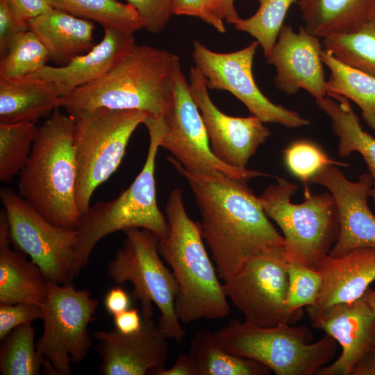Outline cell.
<instances>
[{
  "mask_svg": "<svg viewBox=\"0 0 375 375\" xmlns=\"http://www.w3.org/2000/svg\"><path fill=\"white\" fill-rule=\"evenodd\" d=\"M321 57L330 70L326 95L338 94L353 101L375 131V77L340 62L324 49Z\"/></svg>",
  "mask_w": 375,
  "mask_h": 375,
  "instance_id": "28",
  "label": "cell"
},
{
  "mask_svg": "<svg viewBox=\"0 0 375 375\" xmlns=\"http://www.w3.org/2000/svg\"><path fill=\"white\" fill-rule=\"evenodd\" d=\"M143 124L149 134V146L142 170L117 197L90 206L76 228L77 277L87 267L94 247L108 235L130 228H144L160 240L169 233L167 219L156 201L155 168L161 119L147 116Z\"/></svg>",
  "mask_w": 375,
  "mask_h": 375,
  "instance_id": "5",
  "label": "cell"
},
{
  "mask_svg": "<svg viewBox=\"0 0 375 375\" xmlns=\"http://www.w3.org/2000/svg\"><path fill=\"white\" fill-rule=\"evenodd\" d=\"M287 307L292 314H303L302 307L312 306L320 292L323 277L314 268L288 262Z\"/></svg>",
  "mask_w": 375,
  "mask_h": 375,
  "instance_id": "36",
  "label": "cell"
},
{
  "mask_svg": "<svg viewBox=\"0 0 375 375\" xmlns=\"http://www.w3.org/2000/svg\"><path fill=\"white\" fill-rule=\"evenodd\" d=\"M288 266L284 248H275L254 256L223 282L225 295L244 316V322L267 328L292 324L303 317L288 310Z\"/></svg>",
  "mask_w": 375,
  "mask_h": 375,
  "instance_id": "12",
  "label": "cell"
},
{
  "mask_svg": "<svg viewBox=\"0 0 375 375\" xmlns=\"http://www.w3.org/2000/svg\"><path fill=\"white\" fill-rule=\"evenodd\" d=\"M352 375H375V353L367 355L356 367Z\"/></svg>",
  "mask_w": 375,
  "mask_h": 375,
  "instance_id": "46",
  "label": "cell"
},
{
  "mask_svg": "<svg viewBox=\"0 0 375 375\" xmlns=\"http://www.w3.org/2000/svg\"><path fill=\"white\" fill-rule=\"evenodd\" d=\"M189 85L213 153L226 165L246 169L250 158L270 136L269 128L255 116L233 117L222 112L212 101L206 79L195 66L190 67Z\"/></svg>",
  "mask_w": 375,
  "mask_h": 375,
  "instance_id": "15",
  "label": "cell"
},
{
  "mask_svg": "<svg viewBox=\"0 0 375 375\" xmlns=\"http://www.w3.org/2000/svg\"><path fill=\"white\" fill-rule=\"evenodd\" d=\"M283 153L285 167L303 184L305 197L311 194L308 183L323 167L331 164L348 165L333 160L319 146L308 140L294 141L290 144Z\"/></svg>",
  "mask_w": 375,
  "mask_h": 375,
  "instance_id": "35",
  "label": "cell"
},
{
  "mask_svg": "<svg viewBox=\"0 0 375 375\" xmlns=\"http://www.w3.org/2000/svg\"><path fill=\"white\" fill-rule=\"evenodd\" d=\"M20 31H22L17 24L9 0H0V53L12 37Z\"/></svg>",
  "mask_w": 375,
  "mask_h": 375,
  "instance_id": "41",
  "label": "cell"
},
{
  "mask_svg": "<svg viewBox=\"0 0 375 375\" xmlns=\"http://www.w3.org/2000/svg\"><path fill=\"white\" fill-rule=\"evenodd\" d=\"M362 298L368 304V306L375 315V290H372L369 288L365 291ZM373 353H375V351Z\"/></svg>",
  "mask_w": 375,
  "mask_h": 375,
  "instance_id": "47",
  "label": "cell"
},
{
  "mask_svg": "<svg viewBox=\"0 0 375 375\" xmlns=\"http://www.w3.org/2000/svg\"><path fill=\"white\" fill-rule=\"evenodd\" d=\"M258 45L254 40L240 50L217 53L194 40L192 56L195 67L204 76L208 90L230 92L244 104L251 115L263 123H275L291 128L308 126V119L274 103L258 88L252 66Z\"/></svg>",
  "mask_w": 375,
  "mask_h": 375,
  "instance_id": "13",
  "label": "cell"
},
{
  "mask_svg": "<svg viewBox=\"0 0 375 375\" xmlns=\"http://www.w3.org/2000/svg\"><path fill=\"white\" fill-rule=\"evenodd\" d=\"M151 375H199L190 355L181 353L170 368L161 367L154 370Z\"/></svg>",
  "mask_w": 375,
  "mask_h": 375,
  "instance_id": "44",
  "label": "cell"
},
{
  "mask_svg": "<svg viewBox=\"0 0 375 375\" xmlns=\"http://www.w3.org/2000/svg\"><path fill=\"white\" fill-rule=\"evenodd\" d=\"M310 319L312 326L331 335L342 347L339 358L316 375H352L356 367L375 351V315L362 297L331 306Z\"/></svg>",
  "mask_w": 375,
  "mask_h": 375,
  "instance_id": "19",
  "label": "cell"
},
{
  "mask_svg": "<svg viewBox=\"0 0 375 375\" xmlns=\"http://www.w3.org/2000/svg\"><path fill=\"white\" fill-rule=\"evenodd\" d=\"M98 306L99 301L86 290H77L72 283L49 281L42 305L44 331L36 349L51 362L57 375L71 374V365L88 356L92 345L88 326Z\"/></svg>",
  "mask_w": 375,
  "mask_h": 375,
  "instance_id": "10",
  "label": "cell"
},
{
  "mask_svg": "<svg viewBox=\"0 0 375 375\" xmlns=\"http://www.w3.org/2000/svg\"><path fill=\"white\" fill-rule=\"evenodd\" d=\"M42 319V306L28 303H0V340L15 328Z\"/></svg>",
  "mask_w": 375,
  "mask_h": 375,
  "instance_id": "39",
  "label": "cell"
},
{
  "mask_svg": "<svg viewBox=\"0 0 375 375\" xmlns=\"http://www.w3.org/2000/svg\"><path fill=\"white\" fill-rule=\"evenodd\" d=\"M22 31L28 29V22L53 7L49 0H9Z\"/></svg>",
  "mask_w": 375,
  "mask_h": 375,
  "instance_id": "40",
  "label": "cell"
},
{
  "mask_svg": "<svg viewBox=\"0 0 375 375\" xmlns=\"http://www.w3.org/2000/svg\"><path fill=\"white\" fill-rule=\"evenodd\" d=\"M324 49L319 38L303 26L299 31L283 24L267 62L274 66L275 86L287 94L303 89L315 99L326 96V83L321 54Z\"/></svg>",
  "mask_w": 375,
  "mask_h": 375,
  "instance_id": "17",
  "label": "cell"
},
{
  "mask_svg": "<svg viewBox=\"0 0 375 375\" xmlns=\"http://www.w3.org/2000/svg\"><path fill=\"white\" fill-rule=\"evenodd\" d=\"M131 299L121 285L110 288L104 298V306L107 312L114 316L130 308Z\"/></svg>",
  "mask_w": 375,
  "mask_h": 375,
  "instance_id": "42",
  "label": "cell"
},
{
  "mask_svg": "<svg viewBox=\"0 0 375 375\" xmlns=\"http://www.w3.org/2000/svg\"><path fill=\"white\" fill-rule=\"evenodd\" d=\"M74 119L77 165L76 200L83 215L94 190L115 172L128 141L147 114L137 110L104 107L67 112Z\"/></svg>",
  "mask_w": 375,
  "mask_h": 375,
  "instance_id": "8",
  "label": "cell"
},
{
  "mask_svg": "<svg viewBox=\"0 0 375 375\" xmlns=\"http://www.w3.org/2000/svg\"><path fill=\"white\" fill-rule=\"evenodd\" d=\"M167 160L190 187L201 215L203 238L223 282L254 256L284 248L283 236L269 222L247 181L218 170L186 169L171 156Z\"/></svg>",
  "mask_w": 375,
  "mask_h": 375,
  "instance_id": "1",
  "label": "cell"
},
{
  "mask_svg": "<svg viewBox=\"0 0 375 375\" xmlns=\"http://www.w3.org/2000/svg\"><path fill=\"white\" fill-rule=\"evenodd\" d=\"M276 179L258 196L260 204L283 233L288 262L316 269L338 238L336 202L330 192H324L310 194L301 203H292L298 185L283 178Z\"/></svg>",
  "mask_w": 375,
  "mask_h": 375,
  "instance_id": "7",
  "label": "cell"
},
{
  "mask_svg": "<svg viewBox=\"0 0 375 375\" xmlns=\"http://www.w3.org/2000/svg\"><path fill=\"white\" fill-rule=\"evenodd\" d=\"M303 27L319 38L350 31L375 12V0H298Z\"/></svg>",
  "mask_w": 375,
  "mask_h": 375,
  "instance_id": "26",
  "label": "cell"
},
{
  "mask_svg": "<svg viewBox=\"0 0 375 375\" xmlns=\"http://www.w3.org/2000/svg\"><path fill=\"white\" fill-rule=\"evenodd\" d=\"M256 1L259 3L257 11L248 18H240L233 26L235 30L245 32L254 38L262 48L266 58L276 42L291 5L297 0Z\"/></svg>",
  "mask_w": 375,
  "mask_h": 375,
  "instance_id": "34",
  "label": "cell"
},
{
  "mask_svg": "<svg viewBox=\"0 0 375 375\" xmlns=\"http://www.w3.org/2000/svg\"><path fill=\"white\" fill-rule=\"evenodd\" d=\"M123 232L125 238L108 265V276L119 285L132 283V298L140 302L142 318H152L154 303L160 312L158 325L162 332L168 339L181 342L185 331L175 309L178 285L160 258L158 238L144 228Z\"/></svg>",
  "mask_w": 375,
  "mask_h": 375,
  "instance_id": "9",
  "label": "cell"
},
{
  "mask_svg": "<svg viewBox=\"0 0 375 375\" xmlns=\"http://www.w3.org/2000/svg\"><path fill=\"white\" fill-rule=\"evenodd\" d=\"M224 20L234 25L240 19L234 6V0H219Z\"/></svg>",
  "mask_w": 375,
  "mask_h": 375,
  "instance_id": "45",
  "label": "cell"
},
{
  "mask_svg": "<svg viewBox=\"0 0 375 375\" xmlns=\"http://www.w3.org/2000/svg\"><path fill=\"white\" fill-rule=\"evenodd\" d=\"M144 23V28L156 34L162 31L174 15L175 0H125Z\"/></svg>",
  "mask_w": 375,
  "mask_h": 375,
  "instance_id": "37",
  "label": "cell"
},
{
  "mask_svg": "<svg viewBox=\"0 0 375 375\" xmlns=\"http://www.w3.org/2000/svg\"><path fill=\"white\" fill-rule=\"evenodd\" d=\"M316 269L323 282L315 303L306 307L310 319L331 306L362 297L375 280V248L358 247L338 257L328 255Z\"/></svg>",
  "mask_w": 375,
  "mask_h": 375,
  "instance_id": "20",
  "label": "cell"
},
{
  "mask_svg": "<svg viewBox=\"0 0 375 375\" xmlns=\"http://www.w3.org/2000/svg\"><path fill=\"white\" fill-rule=\"evenodd\" d=\"M53 8L77 17L99 23L103 28H112L133 34L144 28L137 12L127 3L118 0H49Z\"/></svg>",
  "mask_w": 375,
  "mask_h": 375,
  "instance_id": "31",
  "label": "cell"
},
{
  "mask_svg": "<svg viewBox=\"0 0 375 375\" xmlns=\"http://www.w3.org/2000/svg\"><path fill=\"white\" fill-rule=\"evenodd\" d=\"M0 55V78L6 79L31 75L50 60L46 48L30 29L16 33Z\"/></svg>",
  "mask_w": 375,
  "mask_h": 375,
  "instance_id": "32",
  "label": "cell"
},
{
  "mask_svg": "<svg viewBox=\"0 0 375 375\" xmlns=\"http://www.w3.org/2000/svg\"><path fill=\"white\" fill-rule=\"evenodd\" d=\"M315 103L330 119L333 133L338 138V154L347 157L360 153L374 180L370 197L375 205V137L362 128L349 99L338 94L315 99Z\"/></svg>",
  "mask_w": 375,
  "mask_h": 375,
  "instance_id": "25",
  "label": "cell"
},
{
  "mask_svg": "<svg viewBox=\"0 0 375 375\" xmlns=\"http://www.w3.org/2000/svg\"><path fill=\"white\" fill-rule=\"evenodd\" d=\"M65 95L59 85L42 78H0V123H35L61 107Z\"/></svg>",
  "mask_w": 375,
  "mask_h": 375,
  "instance_id": "23",
  "label": "cell"
},
{
  "mask_svg": "<svg viewBox=\"0 0 375 375\" xmlns=\"http://www.w3.org/2000/svg\"><path fill=\"white\" fill-rule=\"evenodd\" d=\"M322 39L338 60L375 77V12L356 28Z\"/></svg>",
  "mask_w": 375,
  "mask_h": 375,
  "instance_id": "30",
  "label": "cell"
},
{
  "mask_svg": "<svg viewBox=\"0 0 375 375\" xmlns=\"http://www.w3.org/2000/svg\"><path fill=\"white\" fill-rule=\"evenodd\" d=\"M34 122L0 123V181L10 183L26 164L37 135Z\"/></svg>",
  "mask_w": 375,
  "mask_h": 375,
  "instance_id": "33",
  "label": "cell"
},
{
  "mask_svg": "<svg viewBox=\"0 0 375 375\" xmlns=\"http://www.w3.org/2000/svg\"><path fill=\"white\" fill-rule=\"evenodd\" d=\"M165 215L169 233L158 240V249L178 285L175 301L178 318L189 324L201 319L226 317L230 312L228 298L206 249L200 223L186 212L181 188L170 192Z\"/></svg>",
  "mask_w": 375,
  "mask_h": 375,
  "instance_id": "3",
  "label": "cell"
},
{
  "mask_svg": "<svg viewBox=\"0 0 375 375\" xmlns=\"http://www.w3.org/2000/svg\"><path fill=\"white\" fill-rule=\"evenodd\" d=\"M174 15L197 17L219 33L226 32L219 0H175Z\"/></svg>",
  "mask_w": 375,
  "mask_h": 375,
  "instance_id": "38",
  "label": "cell"
},
{
  "mask_svg": "<svg viewBox=\"0 0 375 375\" xmlns=\"http://www.w3.org/2000/svg\"><path fill=\"white\" fill-rule=\"evenodd\" d=\"M189 355L199 375H269L272 371L255 360L231 353L216 341L213 332L203 328L191 340Z\"/></svg>",
  "mask_w": 375,
  "mask_h": 375,
  "instance_id": "27",
  "label": "cell"
},
{
  "mask_svg": "<svg viewBox=\"0 0 375 375\" xmlns=\"http://www.w3.org/2000/svg\"><path fill=\"white\" fill-rule=\"evenodd\" d=\"M74 119L56 108L38 126L30 156L19 174L18 194L49 222L76 228L77 165Z\"/></svg>",
  "mask_w": 375,
  "mask_h": 375,
  "instance_id": "4",
  "label": "cell"
},
{
  "mask_svg": "<svg viewBox=\"0 0 375 375\" xmlns=\"http://www.w3.org/2000/svg\"><path fill=\"white\" fill-rule=\"evenodd\" d=\"M101 362V375H151L164 367L168 356V338L152 318H142L140 329L123 334L115 327L94 333Z\"/></svg>",
  "mask_w": 375,
  "mask_h": 375,
  "instance_id": "18",
  "label": "cell"
},
{
  "mask_svg": "<svg viewBox=\"0 0 375 375\" xmlns=\"http://www.w3.org/2000/svg\"><path fill=\"white\" fill-rule=\"evenodd\" d=\"M115 328L123 334H131L138 331L142 324L141 312L130 308L113 316Z\"/></svg>",
  "mask_w": 375,
  "mask_h": 375,
  "instance_id": "43",
  "label": "cell"
},
{
  "mask_svg": "<svg viewBox=\"0 0 375 375\" xmlns=\"http://www.w3.org/2000/svg\"><path fill=\"white\" fill-rule=\"evenodd\" d=\"M159 146L169 151L183 167L198 171L218 170L242 181L268 174L225 164L213 153L200 111L189 83L177 66L174 77V103L161 119Z\"/></svg>",
  "mask_w": 375,
  "mask_h": 375,
  "instance_id": "14",
  "label": "cell"
},
{
  "mask_svg": "<svg viewBox=\"0 0 375 375\" xmlns=\"http://www.w3.org/2000/svg\"><path fill=\"white\" fill-rule=\"evenodd\" d=\"M325 187L338 209L340 233L328 256L338 257L358 247L375 248V215L368 205L374 180L369 173L349 181L335 165L323 167L310 181Z\"/></svg>",
  "mask_w": 375,
  "mask_h": 375,
  "instance_id": "16",
  "label": "cell"
},
{
  "mask_svg": "<svg viewBox=\"0 0 375 375\" xmlns=\"http://www.w3.org/2000/svg\"><path fill=\"white\" fill-rule=\"evenodd\" d=\"M0 197L12 244L28 256L49 281L62 285L72 283L77 278L76 228L49 222L10 188H1Z\"/></svg>",
  "mask_w": 375,
  "mask_h": 375,
  "instance_id": "11",
  "label": "cell"
},
{
  "mask_svg": "<svg viewBox=\"0 0 375 375\" xmlns=\"http://www.w3.org/2000/svg\"><path fill=\"white\" fill-rule=\"evenodd\" d=\"M34 338L31 323L15 328L6 336L0 349L1 375H57L51 362L37 351Z\"/></svg>",
  "mask_w": 375,
  "mask_h": 375,
  "instance_id": "29",
  "label": "cell"
},
{
  "mask_svg": "<svg viewBox=\"0 0 375 375\" xmlns=\"http://www.w3.org/2000/svg\"><path fill=\"white\" fill-rule=\"evenodd\" d=\"M103 29L101 42L88 53L64 66L47 65L28 76L53 82L65 90L66 95L99 78L136 43L133 34L112 28Z\"/></svg>",
  "mask_w": 375,
  "mask_h": 375,
  "instance_id": "21",
  "label": "cell"
},
{
  "mask_svg": "<svg viewBox=\"0 0 375 375\" xmlns=\"http://www.w3.org/2000/svg\"><path fill=\"white\" fill-rule=\"evenodd\" d=\"M180 64L170 51L136 43L99 78L63 97L67 112L104 107L140 110L162 118L174 103V77Z\"/></svg>",
  "mask_w": 375,
  "mask_h": 375,
  "instance_id": "2",
  "label": "cell"
},
{
  "mask_svg": "<svg viewBox=\"0 0 375 375\" xmlns=\"http://www.w3.org/2000/svg\"><path fill=\"white\" fill-rule=\"evenodd\" d=\"M4 209L0 214V303H28L42 306L49 280L40 267L10 247Z\"/></svg>",
  "mask_w": 375,
  "mask_h": 375,
  "instance_id": "24",
  "label": "cell"
},
{
  "mask_svg": "<svg viewBox=\"0 0 375 375\" xmlns=\"http://www.w3.org/2000/svg\"><path fill=\"white\" fill-rule=\"evenodd\" d=\"M213 334L227 351L258 362L276 375L316 374L338 349L331 335L312 343L308 327L289 324L265 328L234 319Z\"/></svg>",
  "mask_w": 375,
  "mask_h": 375,
  "instance_id": "6",
  "label": "cell"
},
{
  "mask_svg": "<svg viewBox=\"0 0 375 375\" xmlns=\"http://www.w3.org/2000/svg\"><path fill=\"white\" fill-rule=\"evenodd\" d=\"M28 29L42 42L50 60L58 66L67 65L95 46L93 21L54 8L31 19Z\"/></svg>",
  "mask_w": 375,
  "mask_h": 375,
  "instance_id": "22",
  "label": "cell"
}]
</instances>
